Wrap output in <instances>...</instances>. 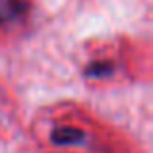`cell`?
<instances>
[{"label": "cell", "instance_id": "obj_2", "mask_svg": "<svg viewBox=\"0 0 153 153\" xmlns=\"http://www.w3.org/2000/svg\"><path fill=\"white\" fill-rule=\"evenodd\" d=\"M35 0H0V49L16 45L29 33Z\"/></svg>", "mask_w": 153, "mask_h": 153}, {"label": "cell", "instance_id": "obj_1", "mask_svg": "<svg viewBox=\"0 0 153 153\" xmlns=\"http://www.w3.org/2000/svg\"><path fill=\"white\" fill-rule=\"evenodd\" d=\"M78 66L83 82L93 89L120 87L147 78V45L126 37L89 39L82 47Z\"/></svg>", "mask_w": 153, "mask_h": 153}]
</instances>
